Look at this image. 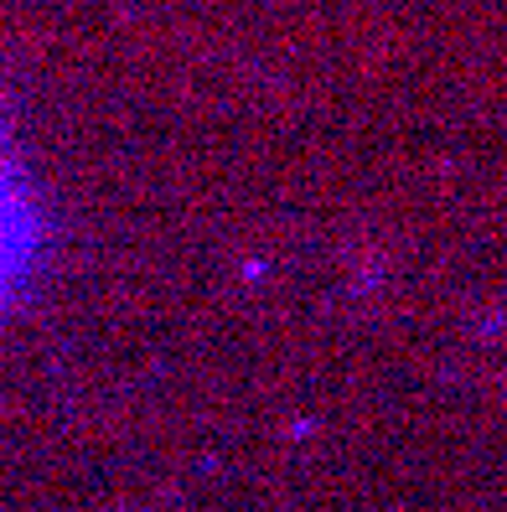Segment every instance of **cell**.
<instances>
[{"mask_svg": "<svg viewBox=\"0 0 507 512\" xmlns=\"http://www.w3.org/2000/svg\"><path fill=\"white\" fill-rule=\"evenodd\" d=\"M42 254V233H37V207L26 197L21 176L0 145V306L16 300L32 280V264Z\"/></svg>", "mask_w": 507, "mask_h": 512, "instance_id": "cell-1", "label": "cell"}]
</instances>
